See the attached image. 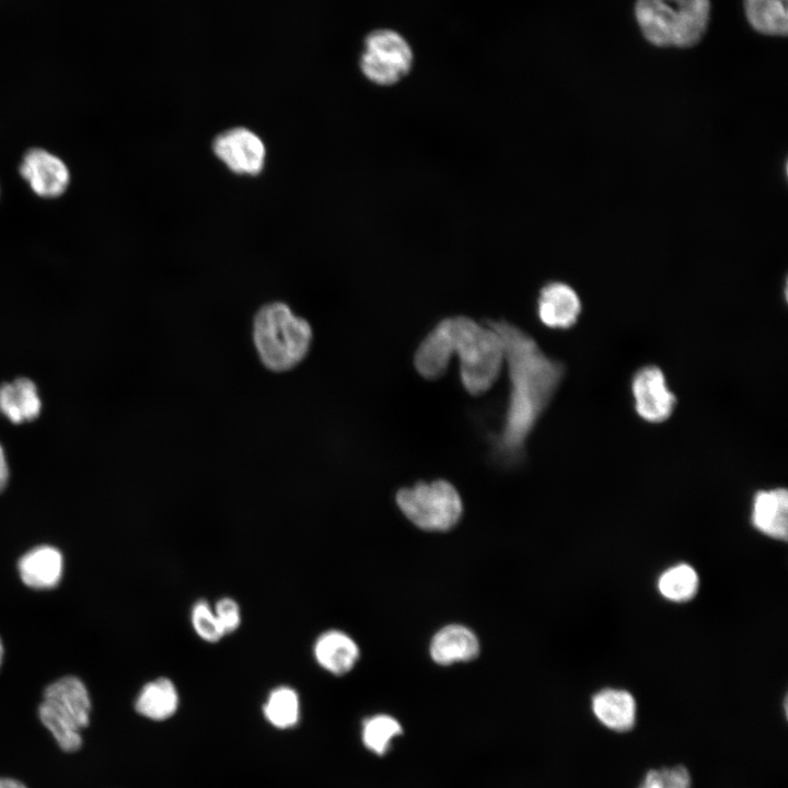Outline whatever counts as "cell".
I'll use <instances>...</instances> for the list:
<instances>
[{
	"mask_svg": "<svg viewBox=\"0 0 788 788\" xmlns=\"http://www.w3.org/2000/svg\"><path fill=\"white\" fill-rule=\"evenodd\" d=\"M212 151L236 174L257 175L265 164L263 140L245 127H234L219 134L212 141Z\"/></svg>",
	"mask_w": 788,
	"mask_h": 788,
	"instance_id": "cell-9",
	"label": "cell"
},
{
	"mask_svg": "<svg viewBox=\"0 0 788 788\" xmlns=\"http://www.w3.org/2000/svg\"><path fill=\"white\" fill-rule=\"evenodd\" d=\"M402 732L401 725L386 715H378L367 719L362 728V741L372 752L384 753L391 740Z\"/></svg>",
	"mask_w": 788,
	"mask_h": 788,
	"instance_id": "cell-23",
	"label": "cell"
},
{
	"mask_svg": "<svg viewBox=\"0 0 788 788\" xmlns=\"http://www.w3.org/2000/svg\"><path fill=\"white\" fill-rule=\"evenodd\" d=\"M213 612L225 636L235 633L242 623L240 604L230 596L219 599L213 605Z\"/></svg>",
	"mask_w": 788,
	"mask_h": 788,
	"instance_id": "cell-26",
	"label": "cell"
},
{
	"mask_svg": "<svg viewBox=\"0 0 788 788\" xmlns=\"http://www.w3.org/2000/svg\"><path fill=\"white\" fill-rule=\"evenodd\" d=\"M478 651L476 636L462 625L445 626L433 636L430 644L431 657L439 664L472 660Z\"/></svg>",
	"mask_w": 788,
	"mask_h": 788,
	"instance_id": "cell-19",
	"label": "cell"
},
{
	"mask_svg": "<svg viewBox=\"0 0 788 788\" xmlns=\"http://www.w3.org/2000/svg\"><path fill=\"white\" fill-rule=\"evenodd\" d=\"M452 358L444 320H441L420 341L414 364L417 372L427 380H438L444 375Z\"/></svg>",
	"mask_w": 788,
	"mask_h": 788,
	"instance_id": "cell-16",
	"label": "cell"
},
{
	"mask_svg": "<svg viewBox=\"0 0 788 788\" xmlns=\"http://www.w3.org/2000/svg\"><path fill=\"white\" fill-rule=\"evenodd\" d=\"M195 634L207 644H217L225 637L212 605L205 599L195 601L189 613Z\"/></svg>",
	"mask_w": 788,
	"mask_h": 788,
	"instance_id": "cell-24",
	"label": "cell"
},
{
	"mask_svg": "<svg viewBox=\"0 0 788 788\" xmlns=\"http://www.w3.org/2000/svg\"><path fill=\"white\" fill-rule=\"evenodd\" d=\"M301 704L298 692L288 685L274 687L263 705L265 719L277 729H290L300 720Z\"/></svg>",
	"mask_w": 788,
	"mask_h": 788,
	"instance_id": "cell-21",
	"label": "cell"
},
{
	"mask_svg": "<svg viewBox=\"0 0 788 788\" xmlns=\"http://www.w3.org/2000/svg\"><path fill=\"white\" fill-rule=\"evenodd\" d=\"M414 51L408 40L392 28H375L362 42L359 68L363 77L379 86H391L412 70Z\"/></svg>",
	"mask_w": 788,
	"mask_h": 788,
	"instance_id": "cell-7",
	"label": "cell"
},
{
	"mask_svg": "<svg viewBox=\"0 0 788 788\" xmlns=\"http://www.w3.org/2000/svg\"><path fill=\"white\" fill-rule=\"evenodd\" d=\"M315 662L334 675L348 673L359 659V648L355 640L338 629H328L320 634L312 647Z\"/></svg>",
	"mask_w": 788,
	"mask_h": 788,
	"instance_id": "cell-13",
	"label": "cell"
},
{
	"mask_svg": "<svg viewBox=\"0 0 788 788\" xmlns=\"http://www.w3.org/2000/svg\"><path fill=\"white\" fill-rule=\"evenodd\" d=\"M0 788H27L22 781L10 778L0 777Z\"/></svg>",
	"mask_w": 788,
	"mask_h": 788,
	"instance_id": "cell-28",
	"label": "cell"
},
{
	"mask_svg": "<svg viewBox=\"0 0 788 788\" xmlns=\"http://www.w3.org/2000/svg\"><path fill=\"white\" fill-rule=\"evenodd\" d=\"M91 698L83 682L63 676L49 684L38 707V717L59 748L68 753L81 749L82 730L89 726Z\"/></svg>",
	"mask_w": 788,
	"mask_h": 788,
	"instance_id": "cell-5",
	"label": "cell"
},
{
	"mask_svg": "<svg viewBox=\"0 0 788 788\" xmlns=\"http://www.w3.org/2000/svg\"><path fill=\"white\" fill-rule=\"evenodd\" d=\"M744 11L750 25L758 33L787 35V0H744Z\"/></svg>",
	"mask_w": 788,
	"mask_h": 788,
	"instance_id": "cell-20",
	"label": "cell"
},
{
	"mask_svg": "<svg viewBox=\"0 0 788 788\" xmlns=\"http://www.w3.org/2000/svg\"><path fill=\"white\" fill-rule=\"evenodd\" d=\"M751 521L761 533L786 540L788 533V493L786 488L762 489L752 500Z\"/></svg>",
	"mask_w": 788,
	"mask_h": 788,
	"instance_id": "cell-12",
	"label": "cell"
},
{
	"mask_svg": "<svg viewBox=\"0 0 788 788\" xmlns=\"http://www.w3.org/2000/svg\"><path fill=\"white\" fill-rule=\"evenodd\" d=\"M443 320L451 354L459 357L463 387L473 396L486 393L497 381L505 361L501 338L493 328L468 316Z\"/></svg>",
	"mask_w": 788,
	"mask_h": 788,
	"instance_id": "cell-3",
	"label": "cell"
},
{
	"mask_svg": "<svg viewBox=\"0 0 788 788\" xmlns=\"http://www.w3.org/2000/svg\"><path fill=\"white\" fill-rule=\"evenodd\" d=\"M396 503L409 521L426 531H447L457 523L463 512L460 494L444 479L401 488Z\"/></svg>",
	"mask_w": 788,
	"mask_h": 788,
	"instance_id": "cell-6",
	"label": "cell"
},
{
	"mask_svg": "<svg viewBox=\"0 0 788 788\" xmlns=\"http://www.w3.org/2000/svg\"><path fill=\"white\" fill-rule=\"evenodd\" d=\"M9 482V467L3 448L0 444V493L4 490Z\"/></svg>",
	"mask_w": 788,
	"mask_h": 788,
	"instance_id": "cell-27",
	"label": "cell"
},
{
	"mask_svg": "<svg viewBox=\"0 0 788 788\" xmlns=\"http://www.w3.org/2000/svg\"><path fill=\"white\" fill-rule=\"evenodd\" d=\"M42 402L36 385L27 378L0 385V412L12 422L21 424L38 417Z\"/></svg>",
	"mask_w": 788,
	"mask_h": 788,
	"instance_id": "cell-18",
	"label": "cell"
},
{
	"mask_svg": "<svg viewBox=\"0 0 788 788\" xmlns=\"http://www.w3.org/2000/svg\"><path fill=\"white\" fill-rule=\"evenodd\" d=\"M582 304L576 290L561 281L546 283L538 293L537 315L542 324L568 329L577 324Z\"/></svg>",
	"mask_w": 788,
	"mask_h": 788,
	"instance_id": "cell-11",
	"label": "cell"
},
{
	"mask_svg": "<svg viewBox=\"0 0 788 788\" xmlns=\"http://www.w3.org/2000/svg\"><path fill=\"white\" fill-rule=\"evenodd\" d=\"M591 709L601 725L615 732H627L636 722V700L624 690L604 688L595 693Z\"/></svg>",
	"mask_w": 788,
	"mask_h": 788,
	"instance_id": "cell-15",
	"label": "cell"
},
{
	"mask_svg": "<svg viewBox=\"0 0 788 788\" xmlns=\"http://www.w3.org/2000/svg\"><path fill=\"white\" fill-rule=\"evenodd\" d=\"M709 0H637L635 16L646 39L656 46L686 48L704 36Z\"/></svg>",
	"mask_w": 788,
	"mask_h": 788,
	"instance_id": "cell-4",
	"label": "cell"
},
{
	"mask_svg": "<svg viewBox=\"0 0 788 788\" xmlns=\"http://www.w3.org/2000/svg\"><path fill=\"white\" fill-rule=\"evenodd\" d=\"M501 338L509 374V397L498 431L487 436L494 463L506 468L522 464L526 441L551 404L565 366L548 357L536 340L505 320H485Z\"/></svg>",
	"mask_w": 788,
	"mask_h": 788,
	"instance_id": "cell-1",
	"label": "cell"
},
{
	"mask_svg": "<svg viewBox=\"0 0 788 788\" xmlns=\"http://www.w3.org/2000/svg\"><path fill=\"white\" fill-rule=\"evenodd\" d=\"M20 174L32 190L43 198H55L65 193L70 182L66 163L42 148H32L23 157Z\"/></svg>",
	"mask_w": 788,
	"mask_h": 788,
	"instance_id": "cell-10",
	"label": "cell"
},
{
	"mask_svg": "<svg viewBox=\"0 0 788 788\" xmlns=\"http://www.w3.org/2000/svg\"><path fill=\"white\" fill-rule=\"evenodd\" d=\"M179 705V694L175 683L160 676L147 682L140 690L136 700V711L150 720L164 721L175 715Z\"/></svg>",
	"mask_w": 788,
	"mask_h": 788,
	"instance_id": "cell-17",
	"label": "cell"
},
{
	"mask_svg": "<svg viewBox=\"0 0 788 788\" xmlns=\"http://www.w3.org/2000/svg\"><path fill=\"white\" fill-rule=\"evenodd\" d=\"M256 354L270 371L286 372L306 357L313 339L309 322L280 301L259 308L252 325Z\"/></svg>",
	"mask_w": 788,
	"mask_h": 788,
	"instance_id": "cell-2",
	"label": "cell"
},
{
	"mask_svg": "<svg viewBox=\"0 0 788 788\" xmlns=\"http://www.w3.org/2000/svg\"><path fill=\"white\" fill-rule=\"evenodd\" d=\"M2 659H3V645H2V640L0 638V667L2 663Z\"/></svg>",
	"mask_w": 788,
	"mask_h": 788,
	"instance_id": "cell-29",
	"label": "cell"
},
{
	"mask_svg": "<svg viewBox=\"0 0 788 788\" xmlns=\"http://www.w3.org/2000/svg\"><path fill=\"white\" fill-rule=\"evenodd\" d=\"M698 583L695 569L687 564H679L663 571L658 580V589L670 601L685 602L696 594Z\"/></svg>",
	"mask_w": 788,
	"mask_h": 788,
	"instance_id": "cell-22",
	"label": "cell"
},
{
	"mask_svg": "<svg viewBox=\"0 0 788 788\" xmlns=\"http://www.w3.org/2000/svg\"><path fill=\"white\" fill-rule=\"evenodd\" d=\"M638 788H692V776L683 765L650 769Z\"/></svg>",
	"mask_w": 788,
	"mask_h": 788,
	"instance_id": "cell-25",
	"label": "cell"
},
{
	"mask_svg": "<svg viewBox=\"0 0 788 788\" xmlns=\"http://www.w3.org/2000/svg\"><path fill=\"white\" fill-rule=\"evenodd\" d=\"M630 392L636 414L649 424L667 421L675 409L676 396L658 366L640 367L631 376Z\"/></svg>",
	"mask_w": 788,
	"mask_h": 788,
	"instance_id": "cell-8",
	"label": "cell"
},
{
	"mask_svg": "<svg viewBox=\"0 0 788 788\" xmlns=\"http://www.w3.org/2000/svg\"><path fill=\"white\" fill-rule=\"evenodd\" d=\"M22 581L33 589H51L62 576L61 553L53 546L43 545L25 553L19 560Z\"/></svg>",
	"mask_w": 788,
	"mask_h": 788,
	"instance_id": "cell-14",
	"label": "cell"
}]
</instances>
